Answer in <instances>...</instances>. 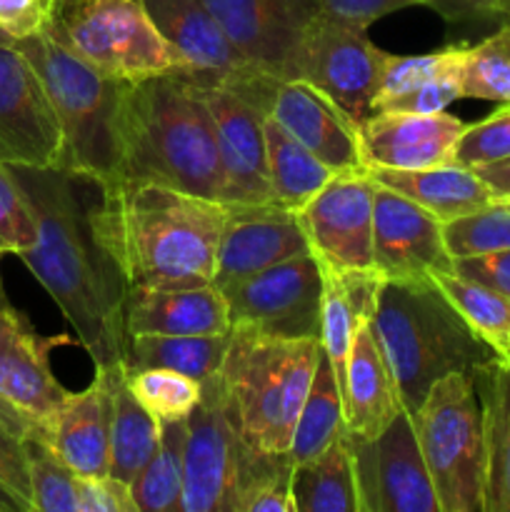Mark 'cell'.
<instances>
[{
	"label": "cell",
	"instance_id": "603a6c76",
	"mask_svg": "<svg viewBox=\"0 0 510 512\" xmlns=\"http://www.w3.org/2000/svg\"><path fill=\"white\" fill-rule=\"evenodd\" d=\"M70 343L68 335H40L33 328L0 348V398L35 425L43 438L70 390L58 383L50 368V353Z\"/></svg>",
	"mask_w": 510,
	"mask_h": 512
},
{
	"label": "cell",
	"instance_id": "5b68a950",
	"mask_svg": "<svg viewBox=\"0 0 510 512\" xmlns=\"http://www.w3.org/2000/svg\"><path fill=\"white\" fill-rule=\"evenodd\" d=\"M318 358L320 338H275L233 328L218 378L245 448L260 455L288 453Z\"/></svg>",
	"mask_w": 510,
	"mask_h": 512
},
{
	"label": "cell",
	"instance_id": "74e56055",
	"mask_svg": "<svg viewBox=\"0 0 510 512\" xmlns=\"http://www.w3.org/2000/svg\"><path fill=\"white\" fill-rule=\"evenodd\" d=\"M128 385L158 423L188 420L203 398V383L165 368L128 370Z\"/></svg>",
	"mask_w": 510,
	"mask_h": 512
},
{
	"label": "cell",
	"instance_id": "44dd1931",
	"mask_svg": "<svg viewBox=\"0 0 510 512\" xmlns=\"http://www.w3.org/2000/svg\"><path fill=\"white\" fill-rule=\"evenodd\" d=\"M120 370H123V363L95 368L93 383L80 393L68 395L53 425L43 435L80 478L110 475L113 390Z\"/></svg>",
	"mask_w": 510,
	"mask_h": 512
},
{
	"label": "cell",
	"instance_id": "ba28073f",
	"mask_svg": "<svg viewBox=\"0 0 510 512\" xmlns=\"http://www.w3.org/2000/svg\"><path fill=\"white\" fill-rule=\"evenodd\" d=\"M45 28L95 70L125 83L185 68L143 0H53Z\"/></svg>",
	"mask_w": 510,
	"mask_h": 512
},
{
	"label": "cell",
	"instance_id": "4316f807",
	"mask_svg": "<svg viewBox=\"0 0 510 512\" xmlns=\"http://www.w3.org/2000/svg\"><path fill=\"white\" fill-rule=\"evenodd\" d=\"M473 380L483 408L485 512H510V360L493 358Z\"/></svg>",
	"mask_w": 510,
	"mask_h": 512
},
{
	"label": "cell",
	"instance_id": "ac0fdd59",
	"mask_svg": "<svg viewBox=\"0 0 510 512\" xmlns=\"http://www.w3.org/2000/svg\"><path fill=\"white\" fill-rule=\"evenodd\" d=\"M253 68L283 78L290 53L318 13V0H200Z\"/></svg>",
	"mask_w": 510,
	"mask_h": 512
},
{
	"label": "cell",
	"instance_id": "d6986e66",
	"mask_svg": "<svg viewBox=\"0 0 510 512\" xmlns=\"http://www.w3.org/2000/svg\"><path fill=\"white\" fill-rule=\"evenodd\" d=\"M468 123L445 113L375 110L360 120V155L368 170H420L455 160Z\"/></svg>",
	"mask_w": 510,
	"mask_h": 512
},
{
	"label": "cell",
	"instance_id": "816d5d0a",
	"mask_svg": "<svg viewBox=\"0 0 510 512\" xmlns=\"http://www.w3.org/2000/svg\"><path fill=\"white\" fill-rule=\"evenodd\" d=\"M0 425H5L10 433H15L18 438H23V440L28 438V435H38L35 425L30 423L23 413H18V410H15L13 405L3 398H0Z\"/></svg>",
	"mask_w": 510,
	"mask_h": 512
},
{
	"label": "cell",
	"instance_id": "e575fe53",
	"mask_svg": "<svg viewBox=\"0 0 510 512\" xmlns=\"http://www.w3.org/2000/svg\"><path fill=\"white\" fill-rule=\"evenodd\" d=\"M290 455H260L245 448L230 512H295L290 495Z\"/></svg>",
	"mask_w": 510,
	"mask_h": 512
},
{
	"label": "cell",
	"instance_id": "681fc988",
	"mask_svg": "<svg viewBox=\"0 0 510 512\" xmlns=\"http://www.w3.org/2000/svg\"><path fill=\"white\" fill-rule=\"evenodd\" d=\"M3 255L5 253H0V260H3ZM28 328H33V325L28 323V318L20 310L13 308V303L8 300V293H5L3 275H0V348L5 343H10L13 338H18Z\"/></svg>",
	"mask_w": 510,
	"mask_h": 512
},
{
	"label": "cell",
	"instance_id": "836d02e7",
	"mask_svg": "<svg viewBox=\"0 0 510 512\" xmlns=\"http://www.w3.org/2000/svg\"><path fill=\"white\" fill-rule=\"evenodd\" d=\"M185 423H160V445L130 483L138 512H180L183 500V448Z\"/></svg>",
	"mask_w": 510,
	"mask_h": 512
},
{
	"label": "cell",
	"instance_id": "bcb514c9",
	"mask_svg": "<svg viewBox=\"0 0 510 512\" xmlns=\"http://www.w3.org/2000/svg\"><path fill=\"white\" fill-rule=\"evenodd\" d=\"M80 512H138L133 490L115 475L80 478Z\"/></svg>",
	"mask_w": 510,
	"mask_h": 512
},
{
	"label": "cell",
	"instance_id": "7dc6e473",
	"mask_svg": "<svg viewBox=\"0 0 510 512\" xmlns=\"http://www.w3.org/2000/svg\"><path fill=\"white\" fill-rule=\"evenodd\" d=\"M50 18V0H0V33L25 40L40 33Z\"/></svg>",
	"mask_w": 510,
	"mask_h": 512
},
{
	"label": "cell",
	"instance_id": "9f6ffc18",
	"mask_svg": "<svg viewBox=\"0 0 510 512\" xmlns=\"http://www.w3.org/2000/svg\"><path fill=\"white\" fill-rule=\"evenodd\" d=\"M50 3H53V0H50Z\"/></svg>",
	"mask_w": 510,
	"mask_h": 512
},
{
	"label": "cell",
	"instance_id": "7bdbcfd3",
	"mask_svg": "<svg viewBox=\"0 0 510 512\" xmlns=\"http://www.w3.org/2000/svg\"><path fill=\"white\" fill-rule=\"evenodd\" d=\"M413 5H430V8L443 10V15H470L465 0H318L320 13L353 23L358 28H368L375 20L385 18L395 10L413 8Z\"/></svg>",
	"mask_w": 510,
	"mask_h": 512
},
{
	"label": "cell",
	"instance_id": "f35d334b",
	"mask_svg": "<svg viewBox=\"0 0 510 512\" xmlns=\"http://www.w3.org/2000/svg\"><path fill=\"white\" fill-rule=\"evenodd\" d=\"M445 248L450 258L498 253L510 248V198H498L485 208L443 223Z\"/></svg>",
	"mask_w": 510,
	"mask_h": 512
},
{
	"label": "cell",
	"instance_id": "2e32d148",
	"mask_svg": "<svg viewBox=\"0 0 510 512\" xmlns=\"http://www.w3.org/2000/svg\"><path fill=\"white\" fill-rule=\"evenodd\" d=\"M373 255L380 280H430L453 270L443 223L405 195L375 183Z\"/></svg>",
	"mask_w": 510,
	"mask_h": 512
},
{
	"label": "cell",
	"instance_id": "60d3db41",
	"mask_svg": "<svg viewBox=\"0 0 510 512\" xmlns=\"http://www.w3.org/2000/svg\"><path fill=\"white\" fill-rule=\"evenodd\" d=\"M35 218L8 163H0V253H23L35 245Z\"/></svg>",
	"mask_w": 510,
	"mask_h": 512
},
{
	"label": "cell",
	"instance_id": "f1b7e54d",
	"mask_svg": "<svg viewBox=\"0 0 510 512\" xmlns=\"http://www.w3.org/2000/svg\"><path fill=\"white\" fill-rule=\"evenodd\" d=\"M230 338L233 330L223 335H128L123 365L125 370H175L205 383L218 375Z\"/></svg>",
	"mask_w": 510,
	"mask_h": 512
},
{
	"label": "cell",
	"instance_id": "c3c4849f",
	"mask_svg": "<svg viewBox=\"0 0 510 512\" xmlns=\"http://www.w3.org/2000/svg\"><path fill=\"white\" fill-rule=\"evenodd\" d=\"M453 270L475 283L488 285L495 293L510 300V248L498 250V253L473 255V258H458L453 260Z\"/></svg>",
	"mask_w": 510,
	"mask_h": 512
},
{
	"label": "cell",
	"instance_id": "6da1fadb",
	"mask_svg": "<svg viewBox=\"0 0 510 512\" xmlns=\"http://www.w3.org/2000/svg\"><path fill=\"white\" fill-rule=\"evenodd\" d=\"M35 218L18 253L88 350L95 368L123 363L130 285L103 230V185L63 168L10 165Z\"/></svg>",
	"mask_w": 510,
	"mask_h": 512
},
{
	"label": "cell",
	"instance_id": "52a82bcc",
	"mask_svg": "<svg viewBox=\"0 0 510 512\" xmlns=\"http://www.w3.org/2000/svg\"><path fill=\"white\" fill-rule=\"evenodd\" d=\"M410 420L440 512H485L483 408L473 373L440 378Z\"/></svg>",
	"mask_w": 510,
	"mask_h": 512
},
{
	"label": "cell",
	"instance_id": "db71d44e",
	"mask_svg": "<svg viewBox=\"0 0 510 512\" xmlns=\"http://www.w3.org/2000/svg\"><path fill=\"white\" fill-rule=\"evenodd\" d=\"M0 512H25L23 505H20V500L15 498L3 483H0Z\"/></svg>",
	"mask_w": 510,
	"mask_h": 512
},
{
	"label": "cell",
	"instance_id": "7a4b0ae2",
	"mask_svg": "<svg viewBox=\"0 0 510 512\" xmlns=\"http://www.w3.org/2000/svg\"><path fill=\"white\" fill-rule=\"evenodd\" d=\"M225 218V203L170 185H103L105 238L130 290L215 285Z\"/></svg>",
	"mask_w": 510,
	"mask_h": 512
},
{
	"label": "cell",
	"instance_id": "cb8c5ba5",
	"mask_svg": "<svg viewBox=\"0 0 510 512\" xmlns=\"http://www.w3.org/2000/svg\"><path fill=\"white\" fill-rule=\"evenodd\" d=\"M230 330L228 303L218 285L133 288L128 293L125 335H223Z\"/></svg>",
	"mask_w": 510,
	"mask_h": 512
},
{
	"label": "cell",
	"instance_id": "8fae6325",
	"mask_svg": "<svg viewBox=\"0 0 510 512\" xmlns=\"http://www.w3.org/2000/svg\"><path fill=\"white\" fill-rule=\"evenodd\" d=\"M230 325L275 338H320L323 265L313 253L225 285Z\"/></svg>",
	"mask_w": 510,
	"mask_h": 512
},
{
	"label": "cell",
	"instance_id": "e0dca14e",
	"mask_svg": "<svg viewBox=\"0 0 510 512\" xmlns=\"http://www.w3.org/2000/svg\"><path fill=\"white\" fill-rule=\"evenodd\" d=\"M305 253L313 250L298 213L278 203L228 205L215 260V285L225 288Z\"/></svg>",
	"mask_w": 510,
	"mask_h": 512
},
{
	"label": "cell",
	"instance_id": "4dcf8cb0",
	"mask_svg": "<svg viewBox=\"0 0 510 512\" xmlns=\"http://www.w3.org/2000/svg\"><path fill=\"white\" fill-rule=\"evenodd\" d=\"M160 445V423L143 408L128 385V370L118 373L110 423V475L133 483Z\"/></svg>",
	"mask_w": 510,
	"mask_h": 512
},
{
	"label": "cell",
	"instance_id": "f907efd6",
	"mask_svg": "<svg viewBox=\"0 0 510 512\" xmlns=\"http://www.w3.org/2000/svg\"><path fill=\"white\" fill-rule=\"evenodd\" d=\"M475 173L500 195V198H510V158L495 160V163L475 165Z\"/></svg>",
	"mask_w": 510,
	"mask_h": 512
},
{
	"label": "cell",
	"instance_id": "8992f818",
	"mask_svg": "<svg viewBox=\"0 0 510 512\" xmlns=\"http://www.w3.org/2000/svg\"><path fill=\"white\" fill-rule=\"evenodd\" d=\"M43 80L63 130L58 168L110 185L118 178V118L125 80L110 78L65 48L43 28L15 40Z\"/></svg>",
	"mask_w": 510,
	"mask_h": 512
},
{
	"label": "cell",
	"instance_id": "ffe728a7",
	"mask_svg": "<svg viewBox=\"0 0 510 512\" xmlns=\"http://www.w3.org/2000/svg\"><path fill=\"white\" fill-rule=\"evenodd\" d=\"M268 115L335 173L365 168L360 155V120L308 80L280 78Z\"/></svg>",
	"mask_w": 510,
	"mask_h": 512
},
{
	"label": "cell",
	"instance_id": "9a60e30c",
	"mask_svg": "<svg viewBox=\"0 0 510 512\" xmlns=\"http://www.w3.org/2000/svg\"><path fill=\"white\" fill-rule=\"evenodd\" d=\"M63 130L38 70L15 40H0V163L58 168Z\"/></svg>",
	"mask_w": 510,
	"mask_h": 512
},
{
	"label": "cell",
	"instance_id": "4fadbf2b",
	"mask_svg": "<svg viewBox=\"0 0 510 512\" xmlns=\"http://www.w3.org/2000/svg\"><path fill=\"white\" fill-rule=\"evenodd\" d=\"M360 512H440L408 410L370 440L350 438Z\"/></svg>",
	"mask_w": 510,
	"mask_h": 512
},
{
	"label": "cell",
	"instance_id": "30bf717a",
	"mask_svg": "<svg viewBox=\"0 0 510 512\" xmlns=\"http://www.w3.org/2000/svg\"><path fill=\"white\" fill-rule=\"evenodd\" d=\"M365 30L318 10L290 53L283 78L308 80L338 100L355 120H363L370 115L388 58Z\"/></svg>",
	"mask_w": 510,
	"mask_h": 512
},
{
	"label": "cell",
	"instance_id": "5bb4252c",
	"mask_svg": "<svg viewBox=\"0 0 510 512\" xmlns=\"http://www.w3.org/2000/svg\"><path fill=\"white\" fill-rule=\"evenodd\" d=\"M185 428L180 512H230L245 443L230 423L218 375L203 383Z\"/></svg>",
	"mask_w": 510,
	"mask_h": 512
},
{
	"label": "cell",
	"instance_id": "83f0119b",
	"mask_svg": "<svg viewBox=\"0 0 510 512\" xmlns=\"http://www.w3.org/2000/svg\"><path fill=\"white\" fill-rule=\"evenodd\" d=\"M290 495L295 512H360L355 458L348 433L335 438L315 458L293 465Z\"/></svg>",
	"mask_w": 510,
	"mask_h": 512
},
{
	"label": "cell",
	"instance_id": "484cf974",
	"mask_svg": "<svg viewBox=\"0 0 510 512\" xmlns=\"http://www.w3.org/2000/svg\"><path fill=\"white\" fill-rule=\"evenodd\" d=\"M370 175L375 183L428 210L440 223L473 213L500 198L470 165L458 160L420 170H370Z\"/></svg>",
	"mask_w": 510,
	"mask_h": 512
},
{
	"label": "cell",
	"instance_id": "ab89813d",
	"mask_svg": "<svg viewBox=\"0 0 510 512\" xmlns=\"http://www.w3.org/2000/svg\"><path fill=\"white\" fill-rule=\"evenodd\" d=\"M465 50H468V45L455 43V45H445V48L433 50V53H423V55L388 53V58H385L383 78H380L378 93H375L373 105H370V113H373L375 103L390 98V95L405 93V90L415 88V85L425 83V80L438 78V75L463 70Z\"/></svg>",
	"mask_w": 510,
	"mask_h": 512
},
{
	"label": "cell",
	"instance_id": "d590c367",
	"mask_svg": "<svg viewBox=\"0 0 510 512\" xmlns=\"http://www.w3.org/2000/svg\"><path fill=\"white\" fill-rule=\"evenodd\" d=\"M33 512H80V475L40 435L23 440Z\"/></svg>",
	"mask_w": 510,
	"mask_h": 512
},
{
	"label": "cell",
	"instance_id": "f5cc1de1",
	"mask_svg": "<svg viewBox=\"0 0 510 512\" xmlns=\"http://www.w3.org/2000/svg\"><path fill=\"white\" fill-rule=\"evenodd\" d=\"M470 8V15H488V18H510V0H465Z\"/></svg>",
	"mask_w": 510,
	"mask_h": 512
},
{
	"label": "cell",
	"instance_id": "7402d4cb",
	"mask_svg": "<svg viewBox=\"0 0 510 512\" xmlns=\"http://www.w3.org/2000/svg\"><path fill=\"white\" fill-rule=\"evenodd\" d=\"M340 390H343L345 433L350 438H375L405 410L398 383L380 350L370 318L360 320L355 328Z\"/></svg>",
	"mask_w": 510,
	"mask_h": 512
},
{
	"label": "cell",
	"instance_id": "9c48e42d",
	"mask_svg": "<svg viewBox=\"0 0 510 512\" xmlns=\"http://www.w3.org/2000/svg\"><path fill=\"white\" fill-rule=\"evenodd\" d=\"M278 75L245 68L220 80H205V100L215 123L225 173V205L273 203L265 150V115Z\"/></svg>",
	"mask_w": 510,
	"mask_h": 512
},
{
	"label": "cell",
	"instance_id": "1f68e13d",
	"mask_svg": "<svg viewBox=\"0 0 510 512\" xmlns=\"http://www.w3.org/2000/svg\"><path fill=\"white\" fill-rule=\"evenodd\" d=\"M345 433L343 415V390H340L335 370L328 355L320 348L318 365H315L313 380H310L308 395L300 408L298 423H295L293 443H290V460L305 463L323 453L335 438Z\"/></svg>",
	"mask_w": 510,
	"mask_h": 512
},
{
	"label": "cell",
	"instance_id": "d4e9b609",
	"mask_svg": "<svg viewBox=\"0 0 510 512\" xmlns=\"http://www.w3.org/2000/svg\"><path fill=\"white\" fill-rule=\"evenodd\" d=\"M180 63L205 80H220L253 65L230 45L213 15L200 0H143Z\"/></svg>",
	"mask_w": 510,
	"mask_h": 512
},
{
	"label": "cell",
	"instance_id": "11a10c76",
	"mask_svg": "<svg viewBox=\"0 0 510 512\" xmlns=\"http://www.w3.org/2000/svg\"><path fill=\"white\" fill-rule=\"evenodd\" d=\"M0 40H10V38H8V35H3V33H0Z\"/></svg>",
	"mask_w": 510,
	"mask_h": 512
},
{
	"label": "cell",
	"instance_id": "d6a6232c",
	"mask_svg": "<svg viewBox=\"0 0 510 512\" xmlns=\"http://www.w3.org/2000/svg\"><path fill=\"white\" fill-rule=\"evenodd\" d=\"M440 293L450 300L468 328L498 355L500 360H510V300L495 293L493 288L455 270L430 275Z\"/></svg>",
	"mask_w": 510,
	"mask_h": 512
},
{
	"label": "cell",
	"instance_id": "277c9868",
	"mask_svg": "<svg viewBox=\"0 0 510 512\" xmlns=\"http://www.w3.org/2000/svg\"><path fill=\"white\" fill-rule=\"evenodd\" d=\"M370 325L408 413L440 378L475 373L498 358L433 280H380Z\"/></svg>",
	"mask_w": 510,
	"mask_h": 512
},
{
	"label": "cell",
	"instance_id": "b9f144b4",
	"mask_svg": "<svg viewBox=\"0 0 510 512\" xmlns=\"http://www.w3.org/2000/svg\"><path fill=\"white\" fill-rule=\"evenodd\" d=\"M503 158H510V103H500L488 118L468 125L455 150V160L470 168Z\"/></svg>",
	"mask_w": 510,
	"mask_h": 512
},
{
	"label": "cell",
	"instance_id": "7c38bea8",
	"mask_svg": "<svg viewBox=\"0 0 510 512\" xmlns=\"http://www.w3.org/2000/svg\"><path fill=\"white\" fill-rule=\"evenodd\" d=\"M373 213V175L350 168L333 173L298 218L320 263L335 273H375Z\"/></svg>",
	"mask_w": 510,
	"mask_h": 512
},
{
	"label": "cell",
	"instance_id": "3957f363",
	"mask_svg": "<svg viewBox=\"0 0 510 512\" xmlns=\"http://www.w3.org/2000/svg\"><path fill=\"white\" fill-rule=\"evenodd\" d=\"M118 138L115 183H160L225 203V173L205 78L193 70L173 68L128 83Z\"/></svg>",
	"mask_w": 510,
	"mask_h": 512
},
{
	"label": "cell",
	"instance_id": "6f0895ef",
	"mask_svg": "<svg viewBox=\"0 0 510 512\" xmlns=\"http://www.w3.org/2000/svg\"><path fill=\"white\" fill-rule=\"evenodd\" d=\"M508 20H510V18H508Z\"/></svg>",
	"mask_w": 510,
	"mask_h": 512
},
{
	"label": "cell",
	"instance_id": "f6af8a7d",
	"mask_svg": "<svg viewBox=\"0 0 510 512\" xmlns=\"http://www.w3.org/2000/svg\"><path fill=\"white\" fill-rule=\"evenodd\" d=\"M0 483L20 500L25 512H33V493H30L25 443L23 438L10 433L5 425H0Z\"/></svg>",
	"mask_w": 510,
	"mask_h": 512
},
{
	"label": "cell",
	"instance_id": "f546056e",
	"mask_svg": "<svg viewBox=\"0 0 510 512\" xmlns=\"http://www.w3.org/2000/svg\"><path fill=\"white\" fill-rule=\"evenodd\" d=\"M265 150L273 203L293 213H300L335 173L298 143L273 115H265Z\"/></svg>",
	"mask_w": 510,
	"mask_h": 512
},
{
	"label": "cell",
	"instance_id": "8d00e7d4",
	"mask_svg": "<svg viewBox=\"0 0 510 512\" xmlns=\"http://www.w3.org/2000/svg\"><path fill=\"white\" fill-rule=\"evenodd\" d=\"M463 98L510 103V20L480 43L468 45L463 63Z\"/></svg>",
	"mask_w": 510,
	"mask_h": 512
},
{
	"label": "cell",
	"instance_id": "ee69618b",
	"mask_svg": "<svg viewBox=\"0 0 510 512\" xmlns=\"http://www.w3.org/2000/svg\"><path fill=\"white\" fill-rule=\"evenodd\" d=\"M463 98V70L438 75L433 80L415 85L405 93L390 95V98L375 103V110H395V113H440L450 103Z\"/></svg>",
	"mask_w": 510,
	"mask_h": 512
}]
</instances>
